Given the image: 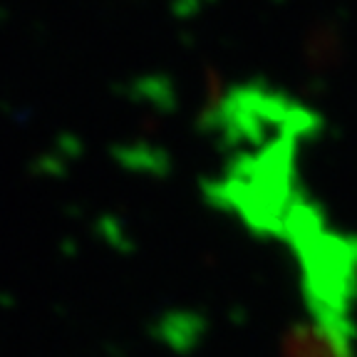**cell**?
Here are the masks:
<instances>
[]
</instances>
